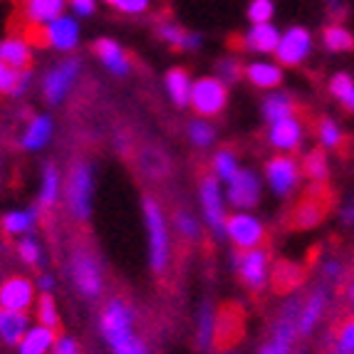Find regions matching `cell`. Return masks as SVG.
I'll use <instances>...</instances> for the list:
<instances>
[{"label":"cell","instance_id":"4dcf8cb0","mask_svg":"<svg viewBox=\"0 0 354 354\" xmlns=\"http://www.w3.org/2000/svg\"><path fill=\"white\" fill-rule=\"evenodd\" d=\"M159 35L164 37L166 42H171L174 48H183V50L198 48V42H201L198 35H189V32H183L178 25H171V23L159 25Z\"/></svg>","mask_w":354,"mask_h":354},{"label":"cell","instance_id":"4316f807","mask_svg":"<svg viewBox=\"0 0 354 354\" xmlns=\"http://www.w3.org/2000/svg\"><path fill=\"white\" fill-rule=\"evenodd\" d=\"M245 75H248V80L255 84V87H263V89L278 87L280 80H283V72H280V67L268 65V62H253V65H248Z\"/></svg>","mask_w":354,"mask_h":354},{"label":"cell","instance_id":"d590c367","mask_svg":"<svg viewBox=\"0 0 354 354\" xmlns=\"http://www.w3.org/2000/svg\"><path fill=\"white\" fill-rule=\"evenodd\" d=\"M330 89H332V95H335L337 100L342 102L347 109H352V112H354V82L349 80L347 75H337L335 80H332Z\"/></svg>","mask_w":354,"mask_h":354},{"label":"cell","instance_id":"44dd1931","mask_svg":"<svg viewBox=\"0 0 354 354\" xmlns=\"http://www.w3.org/2000/svg\"><path fill=\"white\" fill-rule=\"evenodd\" d=\"M278 42H280L278 30L266 23V25H255L248 35L241 40V45L245 50H253V53H275Z\"/></svg>","mask_w":354,"mask_h":354},{"label":"cell","instance_id":"f907efd6","mask_svg":"<svg viewBox=\"0 0 354 354\" xmlns=\"http://www.w3.org/2000/svg\"><path fill=\"white\" fill-rule=\"evenodd\" d=\"M70 6L77 15H92L95 12V0H70Z\"/></svg>","mask_w":354,"mask_h":354},{"label":"cell","instance_id":"d6a6232c","mask_svg":"<svg viewBox=\"0 0 354 354\" xmlns=\"http://www.w3.org/2000/svg\"><path fill=\"white\" fill-rule=\"evenodd\" d=\"M292 109H295V106H292V102L285 95L270 97V100H266V104H263V114H266L270 122H280V119L292 117Z\"/></svg>","mask_w":354,"mask_h":354},{"label":"cell","instance_id":"ab89813d","mask_svg":"<svg viewBox=\"0 0 354 354\" xmlns=\"http://www.w3.org/2000/svg\"><path fill=\"white\" fill-rule=\"evenodd\" d=\"M248 18L255 25H266L272 18V3L270 0H253L248 8Z\"/></svg>","mask_w":354,"mask_h":354},{"label":"cell","instance_id":"f35d334b","mask_svg":"<svg viewBox=\"0 0 354 354\" xmlns=\"http://www.w3.org/2000/svg\"><path fill=\"white\" fill-rule=\"evenodd\" d=\"M317 136H319V142L325 144V147H337V144H339V139H342V134H339V129H337V124L332 122V119H319Z\"/></svg>","mask_w":354,"mask_h":354},{"label":"cell","instance_id":"52a82bcc","mask_svg":"<svg viewBox=\"0 0 354 354\" xmlns=\"http://www.w3.org/2000/svg\"><path fill=\"white\" fill-rule=\"evenodd\" d=\"M72 280L84 297H97L102 292V268L89 250H75L72 255Z\"/></svg>","mask_w":354,"mask_h":354},{"label":"cell","instance_id":"5b68a950","mask_svg":"<svg viewBox=\"0 0 354 354\" xmlns=\"http://www.w3.org/2000/svg\"><path fill=\"white\" fill-rule=\"evenodd\" d=\"M330 189L325 181H315V186L302 196V201L292 211V225L297 228H310V225L319 223L325 218V213L330 211Z\"/></svg>","mask_w":354,"mask_h":354},{"label":"cell","instance_id":"8992f818","mask_svg":"<svg viewBox=\"0 0 354 354\" xmlns=\"http://www.w3.org/2000/svg\"><path fill=\"white\" fill-rule=\"evenodd\" d=\"M67 203L75 218H87L92 203V169L87 164H75L67 178Z\"/></svg>","mask_w":354,"mask_h":354},{"label":"cell","instance_id":"8d00e7d4","mask_svg":"<svg viewBox=\"0 0 354 354\" xmlns=\"http://www.w3.org/2000/svg\"><path fill=\"white\" fill-rule=\"evenodd\" d=\"M302 169H305V174L313 178V181H325L327 178V156L322 151L307 153Z\"/></svg>","mask_w":354,"mask_h":354},{"label":"cell","instance_id":"f5cc1de1","mask_svg":"<svg viewBox=\"0 0 354 354\" xmlns=\"http://www.w3.org/2000/svg\"><path fill=\"white\" fill-rule=\"evenodd\" d=\"M104 3H112V6H117V0H104Z\"/></svg>","mask_w":354,"mask_h":354},{"label":"cell","instance_id":"484cf974","mask_svg":"<svg viewBox=\"0 0 354 354\" xmlns=\"http://www.w3.org/2000/svg\"><path fill=\"white\" fill-rule=\"evenodd\" d=\"M55 344V332L37 325L35 330H28V335L20 342V354H48Z\"/></svg>","mask_w":354,"mask_h":354},{"label":"cell","instance_id":"f546056e","mask_svg":"<svg viewBox=\"0 0 354 354\" xmlns=\"http://www.w3.org/2000/svg\"><path fill=\"white\" fill-rule=\"evenodd\" d=\"M322 42L325 48L332 53H349L354 50V37L349 30H344L342 25H330V28L322 30Z\"/></svg>","mask_w":354,"mask_h":354},{"label":"cell","instance_id":"74e56055","mask_svg":"<svg viewBox=\"0 0 354 354\" xmlns=\"http://www.w3.org/2000/svg\"><path fill=\"white\" fill-rule=\"evenodd\" d=\"M213 169H216V176H218V178H223V181H230V178L238 174V161H236V156H233V151L223 149V151L216 153Z\"/></svg>","mask_w":354,"mask_h":354},{"label":"cell","instance_id":"ffe728a7","mask_svg":"<svg viewBox=\"0 0 354 354\" xmlns=\"http://www.w3.org/2000/svg\"><path fill=\"white\" fill-rule=\"evenodd\" d=\"M302 139V129L297 124V119L288 117V119H280V122H272L270 127V144L275 149H283V151H290V149H295Z\"/></svg>","mask_w":354,"mask_h":354},{"label":"cell","instance_id":"83f0119b","mask_svg":"<svg viewBox=\"0 0 354 354\" xmlns=\"http://www.w3.org/2000/svg\"><path fill=\"white\" fill-rule=\"evenodd\" d=\"M50 134H53V124H50V119L45 117H35L30 119L28 129L23 134V147L25 149H40L48 144Z\"/></svg>","mask_w":354,"mask_h":354},{"label":"cell","instance_id":"e575fe53","mask_svg":"<svg viewBox=\"0 0 354 354\" xmlns=\"http://www.w3.org/2000/svg\"><path fill=\"white\" fill-rule=\"evenodd\" d=\"M37 319H40L42 327H48V330H57L59 325V317H57V307H55V300L50 292H45V295L40 297V302H37Z\"/></svg>","mask_w":354,"mask_h":354},{"label":"cell","instance_id":"ee69618b","mask_svg":"<svg viewBox=\"0 0 354 354\" xmlns=\"http://www.w3.org/2000/svg\"><path fill=\"white\" fill-rule=\"evenodd\" d=\"M213 136H216V131H213V127L206 124V122H194V124H191V139H194V144H198V147H208V144L213 142Z\"/></svg>","mask_w":354,"mask_h":354},{"label":"cell","instance_id":"7a4b0ae2","mask_svg":"<svg viewBox=\"0 0 354 354\" xmlns=\"http://www.w3.org/2000/svg\"><path fill=\"white\" fill-rule=\"evenodd\" d=\"M300 300H290L288 305L280 310L272 332L268 337V342L263 344L260 354H290L292 344H295L297 335H300Z\"/></svg>","mask_w":354,"mask_h":354},{"label":"cell","instance_id":"681fc988","mask_svg":"<svg viewBox=\"0 0 354 354\" xmlns=\"http://www.w3.org/2000/svg\"><path fill=\"white\" fill-rule=\"evenodd\" d=\"M218 72L223 75L225 82H230V80H236L241 70H238V62H233V59H225V62H221V65H218Z\"/></svg>","mask_w":354,"mask_h":354},{"label":"cell","instance_id":"bcb514c9","mask_svg":"<svg viewBox=\"0 0 354 354\" xmlns=\"http://www.w3.org/2000/svg\"><path fill=\"white\" fill-rule=\"evenodd\" d=\"M53 354H82L80 352V344L72 339V337H62L53 344Z\"/></svg>","mask_w":354,"mask_h":354},{"label":"cell","instance_id":"30bf717a","mask_svg":"<svg viewBox=\"0 0 354 354\" xmlns=\"http://www.w3.org/2000/svg\"><path fill=\"white\" fill-rule=\"evenodd\" d=\"M238 272H241V280L248 285L250 290H263L268 280V250L266 248H250L238 253Z\"/></svg>","mask_w":354,"mask_h":354},{"label":"cell","instance_id":"f6af8a7d","mask_svg":"<svg viewBox=\"0 0 354 354\" xmlns=\"http://www.w3.org/2000/svg\"><path fill=\"white\" fill-rule=\"evenodd\" d=\"M114 349V354H149L147 352V344L139 339V337H129L127 342H122V344H117V347H112Z\"/></svg>","mask_w":354,"mask_h":354},{"label":"cell","instance_id":"ac0fdd59","mask_svg":"<svg viewBox=\"0 0 354 354\" xmlns=\"http://www.w3.org/2000/svg\"><path fill=\"white\" fill-rule=\"evenodd\" d=\"M65 0H28L25 3V23L28 25H48L62 18Z\"/></svg>","mask_w":354,"mask_h":354},{"label":"cell","instance_id":"2e32d148","mask_svg":"<svg viewBox=\"0 0 354 354\" xmlns=\"http://www.w3.org/2000/svg\"><path fill=\"white\" fill-rule=\"evenodd\" d=\"M201 201H203V213H206L208 223L213 225V230H221L225 225V216H223V196H221L218 178L216 176L203 178Z\"/></svg>","mask_w":354,"mask_h":354},{"label":"cell","instance_id":"7402d4cb","mask_svg":"<svg viewBox=\"0 0 354 354\" xmlns=\"http://www.w3.org/2000/svg\"><path fill=\"white\" fill-rule=\"evenodd\" d=\"M332 354H354V313H344L332 325Z\"/></svg>","mask_w":354,"mask_h":354},{"label":"cell","instance_id":"816d5d0a","mask_svg":"<svg viewBox=\"0 0 354 354\" xmlns=\"http://www.w3.org/2000/svg\"><path fill=\"white\" fill-rule=\"evenodd\" d=\"M344 221H347V223H354V206L344 211Z\"/></svg>","mask_w":354,"mask_h":354},{"label":"cell","instance_id":"836d02e7","mask_svg":"<svg viewBox=\"0 0 354 354\" xmlns=\"http://www.w3.org/2000/svg\"><path fill=\"white\" fill-rule=\"evenodd\" d=\"M59 196V174L55 166H45V178H42V191H40V203L50 208Z\"/></svg>","mask_w":354,"mask_h":354},{"label":"cell","instance_id":"e0dca14e","mask_svg":"<svg viewBox=\"0 0 354 354\" xmlns=\"http://www.w3.org/2000/svg\"><path fill=\"white\" fill-rule=\"evenodd\" d=\"M77 70H80V65H77L75 59H70V62L55 67V70L50 72L48 80H45V97H48V102L57 104V102L65 100L67 89H70L72 82H75Z\"/></svg>","mask_w":354,"mask_h":354},{"label":"cell","instance_id":"3957f363","mask_svg":"<svg viewBox=\"0 0 354 354\" xmlns=\"http://www.w3.org/2000/svg\"><path fill=\"white\" fill-rule=\"evenodd\" d=\"M134 313L124 300H114L106 302L104 313H102V335L106 337V342L117 347V344L127 342L129 337H134Z\"/></svg>","mask_w":354,"mask_h":354},{"label":"cell","instance_id":"603a6c76","mask_svg":"<svg viewBox=\"0 0 354 354\" xmlns=\"http://www.w3.org/2000/svg\"><path fill=\"white\" fill-rule=\"evenodd\" d=\"M28 335V315L0 310V339L6 344H20Z\"/></svg>","mask_w":354,"mask_h":354},{"label":"cell","instance_id":"1f68e13d","mask_svg":"<svg viewBox=\"0 0 354 354\" xmlns=\"http://www.w3.org/2000/svg\"><path fill=\"white\" fill-rule=\"evenodd\" d=\"M35 211H25V213H8L6 218H3V230H6L8 236H20V233H25V230L32 228V223H35Z\"/></svg>","mask_w":354,"mask_h":354},{"label":"cell","instance_id":"277c9868","mask_svg":"<svg viewBox=\"0 0 354 354\" xmlns=\"http://www.w3.org/2000/svg\"><path fill=\"white\" fill-rule=\"evenodd\" d=\"M144 213H147L149 243H151V268L156 272H164L169 263V233H166L164 213L153 198H144Z\"/></svg>","mask_w":354,"mask_h":354},{"label":"cell","instance_id":"d4e9b609","mask_svg":"<svg viewBox=\"0 0 354 354\" xmlns=\"http://www.w3.org/2000/svg\"><path fill=\"white\" fill-rule=\"evenodd\" d=\"M95 53L100 55V59L114 72V75H127V72H129V59H127L124 50L119 48L114 40L95 42Z\"/></svg>","mask_w":354,"mask_h":354},{"label":"cell","instance_id":"8fae6325","mask_svg":"<svg viewBox=\"0 0 354 354\" xmlns=\"http://www.w3.org/2000/svg\"><path fill=\"white\" fill-rule=\"evenodd\" d=\"M35 300V288L28 278H8L0 283V310L10 313H25Z\"/></svg>","mask_w":354,"mask_h":354},{"label":"cell","instance_id":"5bb4252c","mask_svg":"<svg viewBox=\"0 0 354 354\" xmlns=\"http://www.w3.org/2000/svg\"><path fill=\"white\" fill-rule=\"evenodd\" d=\"M241 322L243 313L238 305H223L216 317V347L230 349L241 339Z\"/></svg>","mask_w":354,"mask_h":354},{"label":"cell","instance_id":"9a60e30c","mask_svg":"<svg viewBox=\"0 0 354 354\" xmlns=\"http://www.w3.org/2000/svg\"><path fill=\"white\" fill-rule=\"evenodd\" d=\"M260 198V183L258 176L250 171H238L236 176L228 181V201L238 208H250L255 206Z\"/></svg>","mask_w":354,"mask_h":354},{"label":"cell","instance_id":"ba28073f","mask_svg":"<svg viewBox=\"0 0 354 354\" xmlns=\"http://www.w3.org/2000/svg\"><path fill=\"white\" fill-rule=\"evenodd\" d=\"M225 84L216 77H203L191 87V106L201 117H213V114L223 112L225 106Z\"/></svg>","mask_w":354,"mask_h":354},{"label":"cell","instance_id":"9c48e42d","mask_svg":"<svg viewBox=\"0 0 354 354\" xmlns=\"http://www.w3.org/2000/svg\"><path fill=\"white\" fill-rule=\"evenodd\" d=\"M225 233L230 236V241L236 243L241 250L258 248V243H263L266 238V228L260 221H255L253 216H245V213H236L225 221Z\"/></svg>","mask_w":354,"mask_h":354},{"label":"cell","instance_id":"6da1fadb","mask_svg":"<svg viewBox=\"0 0 354 354\" xmlns=\"http://www.w3.org/2000/svg\"><path fill=\"white\" fill-rule=\"evenodd\" d=\"M80 30L72 18H57L48 25H28L25 23L23 40L37 48H57V50H72L77 45Z\"/></svg>","mask_w":354,"mask_h":354},{"label":"cell","instance_id":"7bdbcfd3","mask_svg":"<svg viewBox=\"0 0 354 354\" xmlns=\"http://www.w3.org/2000/svg\"><path fill=\"white\" fill-rule=\"evenodd\" d=\"M18 255L28 263V266H37L40 263V245L32 238H23L18 243Z\"/></svg>","mask_w":354,"mask_h":354},{"label":"cell","instance_id":"cb8c5ba5","mask_svg":"<svg viewBox=\"0 0 354 354\" xmlns=\"http://www.w3.org/2000/svg\"><path fill=\"white\" fill-rule=\"evenodd\" d=\"M325 305H327L325 290H315L313 295L307 297V302L300 310V335L302 337L310 335V332L315 330L317 319L322 317V313H325Z\"/></svg>","mask_w":354,"mask_h":354},{"label":"cell","instance_id":"4fadbf2b","mask_svg":"<svg viewBox=\"0 0 354 354\" xmlns=\"http://www.w3.org/2000/svg\"><path fill=\"white\" fill-rule=\"evenodd\" d=\"M268 181H270L272 191L280 196H288L290 191L297 186V178H300V169L292 159L288 156H275L272 161H268L266 166Z\"/></svg>","mask_w":354,"mask_h":354},{"label":"cell","instance_id":"7dc6e473","mask_svg":"<svg viewBox=\"0 0 354 354\" xmlns=\"http://www.w3.org/2000/svg\"><path fill=\"white\" fill-rule=\"evenodd\" d=\"M117 8L122 12H129V15H136V12H144L149 8V0H117Z\"/></svg>","mask_w":354,"mask_h":354},{"label":"cell","instance_id":"c3c4849f","mask_svg":"<svg viewBox=\"0 0 354 354\" xmlns=\"http://www.w3.org/2000/svg\"><path fill=\"white\" fill-rule=\"evenodd\" d=\"M342 305L347 307L349 313H354V272L347 278V283H344L342 288Z\"/></svg>","mask_w":354,"mask_h":354},{"label":"cell","instance_id":"7c38bea8","mask_svg":"<svg viewBox=\"0 0 354 354\" xmlns=\"http://www.w3.org/2000/svg\"><path fill=\"white\" fill-rule=\"evenodd\" d=\"M307 53H310V32L305 28H290L285 35H280L275 55L283 65H300Z\"/></svg>","mask_w":354,"mask_h":354},{"label":"cell","instance_id":"60d3db41","mask_svg":"<svg viewBox=\"0 0 354 354\" xmlns=\"http://www.w3.org/2000/svg\"><path fill=\"white\" fill-rule=\"evenodd\" d=\"M174 225H176V230L181 233L183 238H196L198 236V223L194 221V216H189L186 211L176 213L174 216Z\"/></svg>","mask_w":354,"mask_h":354},{"label":"cell","instance_id":"d6986e66","mask_svg":"<svg viewBox=\"0 0 354 354\" xmlns=\"http://www.w3.org/2000/svg\"><path fill=\"white\" fill-rule=\"evenodd\" d=\"M0 62L12 67L15 72H25L30 67V48L23 37H8L0 42Z\"/></svg>","mask_w":354,"mask_h":354},{"label":"cell","instance_id":"b9f144b4","mask_svg":"<svg viewBox=\"0 0 354 354\" xmlns=\"http://www.w3.org/2000/svg\"><path fill=\"white\" fill-rule=\"evenodd\" d=\"M18 80H20V72H15L12 67L0 62V95H12L15 87H18Z\"/></svg>","mask_w":354,"mask_h":354},{"label":"cell","instance_id":"f1b7e54d","mask_svg":"<svg viewBox=\"0 0 354 354\" xmlns=\"http://www.w3.org/2000/svg\"><path fill=\"white\" fill-rule=\"evenodd\" d=\"M166 87H169V95L174 97L178 106L189 104L191 100V80H189V72L186 70H171L166 75Z\"/></svg>","mask_w":354,"mask_h":354}]
</instances>
